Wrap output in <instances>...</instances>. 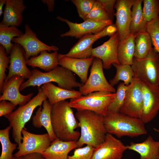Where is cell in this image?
Returning <instances> with one entry per match:
<instances>
[{"label": "cell", "instance_id": "cell-1", "mask_svg": "<svg viewBox=\"0 0 159 159\" xmlns=\"http://www.w3.org/2000/svg\"><path fill=\"white\" fill-rule=\"evenodd\" d=\"M75 115L81 130L77 148L84 144L96 148L104 141L107 133L102 116L89 110L77 111Z\"/></svg>", "mask_w": 159, "mask_h": 159}, {"label": "cell", "instance_id": "cell-2", "mask_svg": "<svg viewBox=\"0 0 159 159\" xmlns=\"http://www.w3.org/2000/svg\"><path fill=\"white\" fill-rule=\"evenodd\" d=\"M69 102L64 100L52 105V127L56 138L64 141H77L80 135L75 130L79 127L78 122Z\"/></svg>", "mask_w": 159, "mask_h": 159}, {"label": "cell", "instance_id": "cell-3", "mask_svg": "<svg viewBox=\"0 0 159 159\" xmlns=\"http://www.w3.org/2000/svg\"><path fill=\"white\" fill-rule=\"evenodd\" d=\"M103 121L107 133L118 138L134 137L147 133L145 124L140 118L120 112L108 111L103 116Z\"/></svg>", "mask_w": 159, "mask_h": 159}, {"label": "cell", "instance_id": "cell-4", "mask_svg": "<svg viewBox=\"0 0 159 159\" xmlns=\"http://www.w3.org/2000/svg\"><path fill=\"white\" fill-rule=\"evenodd\" d=\"M31 71V77L22 83L20 87V91L31 86L39 87L44 84L52 82L57 83L61 88L69 90L80 88L83 85L77 81L73 72L62 66L46 72H41L36 69Z\"/></svg>", "mask_w": 159, "mask_h": 159}, {"label": "cell", "instance_id": "cell-5", "mask_svg": "<svg viewBox=\"0 0 159 159\" xmlns=\"http://www.w3.org/2000/svg\"><path fill=\"white\" fill-rule=\"evenodd\" d=\"M47 97L42 88L38 87L37 94L24 105L19 106L9 115L5 116L12 128V138L18 145L22 139L21 131L25 124L30 120L35 109L41 106Z\"/></svg>", "mask_w": 159, "mask_h": 159}, {"label": "cell", "instance_id": "cell-6", "mask_svg": "<svg viewBox=\"0 0 159 159\" xmlns=\"http://www.w3.org/2000/svg\"><path fill=\"white\" fill-rule=\"evenodd\" d=\"M116 95V93L107 91L94 92L71 99L69 105L77 111L89 110L104 116L107 114L108 107Z\"/></svg>", "mask_w": 159, "mask_h": 159}, {"label": "cell", "instance_id": "cell-7", "mask_svg": "<svg viewBox=\"0 0 159 159\" xmlns=\"http://www.w3.org/2000/svg\"><path fill=\"white\" fill-rule=\"evenodd\" d=\"M131 67L135 78L150 85H159V54L153 48L144 58H134Z\"/></svg>", "mask_w": 159, "mask_h": 159}, {"label": "cell", "instance_id": "cell-8", "mask_svg": "<svg viewBox=\"0 0 159 159\" xmlns=\"http://www.w3.org/2000/svg\"><path fill=\"white\" fill-rule=\"evenodd\" d=\"M115 24H112L105 28L98 33L85 35L80 38L69 51L62 56L78 58L85 59L91 57L93 43L98 39L106 36L111 37L117 32Z\"/></svg>", "mask_w": 159, "mask_h": 159}, {"label": "cell", "instance_id": "cell-9", "mask_svg": "<svg viewBox=\"0 0 159 159\" xmlns=\"http://www.w3.org/2000/svg\"><path fill=\"white\" fill-rule=\"evenodd\" d=\"M103 68L102 61L99 58H94L88 78L85 83L79 88V91L82 95L99 91L116 92L115 89L107 80Z\"/></svg>", "mask_w": 159, "mask_h": 159}, {"label": "cell", "instance_id": "cell-10", "mask_svg": "<svg viewBox=\"0 0 159 159\" xmlns=\"http://www.w3.org/2000/svg\"><path fill=\"white\" fill-rule=\"evenodd\" d=\"M25 33L19 37L13 39L12 42L19 44L24 50L26 60L31 57L38 56L42 52L47 50L57 51L59 48L56 46H49L44 43L37 37L36 34L30 28L28 24L24 26Z\"/></svg>", "mask_w": 159, "mask_h": 159}, {"label": "cell", "instance_id": "cell-11", "mask_svg": "<svg viewBox=\"0 0 159 159\" xmlns=\"http://www.w3.org/2000/svg\"><path fill=\"white\" fill-rule=\"evenodd\" d=\"M143 100L142 82L134 78L128 85L125 97L119 112L132 117L139 118Z\"/></svg>", "mask_w": 159, "mask_h": 159}, {"label": "cell", "instance_id": "cell-12", "mask_svg": "<svg viewBox=\"0 0 159 159\" xmlns=\"http://www.w3.org/2000/svg\"><path fill=\"white\" fill-rule=\"evenodd\" d=\"M22 142L18 145V150L13 156H19L34 153H42L50 145L51 141L47 133L37 134L27 131L25 128L22 130Z\"/></svg>", "mask_w": 159, "mask_h": 159}, {"label": "cell", "instance_id": "cell-13", "mask_svg": "<svg viewBox=\"0 0 159 159\" xmlns=\"http://www.w3.org/2000/svg\"><path fill=\"white\" fill-rule=\"evenodd\" d=\"M142 83L143 100L139 118L145 124L153 119L159 111V90L158 86Z\"/></svg>", "mask_w": 159, "mask_h": 159}, {"label": "cell", "instance_id": "cell-14", "mask_svg": "<svg viewBox=\"0 0 159 159\" xmlns=\"http://www.w3.org/2000/svg\"><path fill=\"white\" fill-rule=\"evenodd\" d=\"M56 18L59 21L66 22L69 28L68 31L60 34L62 37H69L80 38L86 34H96L113 22V20H109L97 21H84L82 23H77L60 16H57Z\"/></svg>", "mask_w": 159, "mask_h": 159}, {"label": "cell", "instance_id": "cell-15", "mask_svg": "<svg viewBox=\"0 0 159 159\" xmlns=\"http://www.w3.org/2000/svg\"><path fill=\"white\" fill-rule=\"evenodd\" d=\"M127 149L120 140L107 133L104 141L94 148L92 159H121Z\"/></svg>", "mask_w": 159, "mask_h": 159}, {"label": "cell", "instance_id": "cell-16", "mask_svg": "<svg viewBox=\"0 0 159 159\" xmlns=\"http://www.w3.org/2000/svg\"><path fill=\"white\" fill-rule=\"evenodd\" d=\"M119 40L116 33L102 44L93 48L91 57L100 59L102 61L104 69H110L114 63L120 64L117 57V48Z\"/></svg>", "mask_w": 159, "mask_h": 159}, {"label": "cell", "instance_id": "cell-17", "mask_svg": "<svg viewBox=\"0 0 159 159\" xmlns=\"http://www.w3.org/2000/svg\"><path fill=\"white\" fill-rule=\"evenodd\" d=\"M134 1V0H117L115 2V24L120 40L125 39L130 33L131 9Z\"/></svg>", "mask_w": 159, "mask_h": 159}, {"label": "cell", "instance_id": "cell-18", "mask_svg": "<svg viewBox=\"0 0 159 159\" xmlns=\"http://www.w3.org/2000/svg\"><path fill=\"white\" fill-rule=\"evenodd\" d=\"M24 79L22 77L15 75L6 82H4L3 87L2 94L0 96V101L8 100L16 106L23 105L31 99L33 93L24 95L21 94L19 88Z\"/></svg>", "mask_w": 159, "mask_h": 159}, {"label": "cell", "instance_id": "cell-19", "mask_svg": "<svg viewBox=\"0 0 159 159\" xmlns=\"http://www.w3.org/2000/svg\"><path fill=\"white\" fill-rule=\"evenodd\" d=\"M24 53V50L21 46L17 43L14 44L10 54L9 72L4 82L15 75L27 79L31 77L32 71L26 66Z\"/></svg>", "mask_w": 159, "mask_h": 159}, {"label": "cell", "instance_id": "cell-20", "mask_svg": "<svg viewBox=\"0 0 159 159\" xmlns=\"http://www.w3.org/2000/svg\"><path fill=\"white\" fill-rule=\"evenodd\" d=\"M59 64L76 74L84 84L87 81L89 68L92 64L93 57L85 59L73 58L59 54Z\"/></svg>", "mask_w": 159, "mask_h": 159}, {"label": "cell", "instance_id": "cell-21", "mask_svg": "<svg viewBox=\"0 0 159 159\" xmlns=\"http://www.w3.org/2000/svg\"><path fill=\"white\" fill-rule=\"evenodd\" d=\"M26 8L23 0H6L3 18L0 23L8 26H20L23 21V13Z\"/></svg>", "mask_w": 159, "mask_h": 159}, {"label": "cell", "instance_id": "cell-22", "mask_svg": "<svg viewBox=\"0 0 159 159\" xmlns=\"http://www.w3.org/2000/svg\"><path fill=\"white\" fill-rule=\"evenodd\" d=\"M42 108L39 106L32 117V124L37 128L42 126L46 130L52 142L56 137L54 132L52 123L51 113L52 105L47 100L43 103Z\"/></svg>", "mask_w": 159, "mask_h": 159}, {"label": "cell", "instance_id": "cell-23", "mask_svg": "<svg viewBox=\"0 0 159 159\" xmlns=\"http://www.w3.org/2000/svg\"><path fill=\"white\" fill-rule=\"evenodd\" d=\"M41 88L52 105L67 99L77 98L82 95L79 91L65 89L57 86L51 82L44 84Z\"/></svg>", "mask_w": 159, "mask_h": 159}, {"label": "cell", "instance_id": "cell-24", "mask_svg": "<svg viewBox=\"0 0 159 159\" xmlns=\"http://www.w3.org/2000/svg\"><path fill=\"white\" fill-rule=\"evenodd\" d=\"M76 148L77 141H64L56 138L41 154L45 159H68L69 152Z\"/></svg>", "mask_w": 159, "mask_h": 159}, {"label": "cell", "instance_id": "cell-25", "mask_svg": "<svg viewBox=\"0 0 159 159\" xmlns=\"http://www.w3.org/2000/svg\"><path fill=\"white\" fill-rule=\"evenodd\" d=\"M127 147V149L138 153L140 159H157L159 155V141L155 140L151 135L143 142H131Z\"/></svg>", "mask_w": 159, "mask_h": 159}, {"label": "cell", "instance_id": "cell-26", "mask_svg": "<svg viewBox=\"0 0 159 159\" xmlns=\"http://www.w3.org/2000/svg\"><path fill=\"white\" fill-rule=\"evenodd\" d=\"M58 55L57 51L49 53L47 51L44 50L41 52L39 55L26 60V63L33 68L38 67L49 72L58 67Z\"/></svg>", "mask_w": 159, "mask_h": 159}, {"label": "cell", "instance_id": "cell-27", "mask_svg": "<svg viewBox=\"0 0 159 159\" xmlns=\"http://www.w3.org/2000/svg\"><path fill=\"white\" fill-rule=\"evenodd\" d=\"M135 36L131 33L124 39L119 40L117 57L120 64L131 65L135 50Z\"/></svg>", "mask_w": 159, "mask_h": 159}, {"label": "cell", "instance_id": "cell-28", "mask_svg": "<svg viewBox=\"0 0 159 159\" xmlns=\"http://www.w3.org/2000/svg\"><path fill=\"white\" fill-rule=\"evenodd\" d=\"M143 0H134L132 7L130 33L134 36L138 33L146 31L148 23L144 19L142 11Z\"/></svg>", "mask_w": 159, "mask_h": 159}, {"label": "cell", "instance_id": "cell-29", "mask_svg": "<svg viewBox=\"0 0 159 159\" xmlns=\"http://www.w3.org/2000/svg\"><path fill=\"white\" fill-rule=\"evenodd\" d=\"M135 36L134 57L139 59H143L153 48L150 36L146 31L140 32Z\"/></svg>", "mask_w": 159, "mask_h": 159}, {"label": "cell", "instance_id": "cell-30", "mask_svg": "<svg viewBox=\"0 0 159 159\" xmlns=\"http://www.w3.org/2000/svg\"><path fill=\"white\" fill-rule=\"evenodd\" d=\"M24 33L16 26H8L0 23V44L5 49L7 55L10 54L14 46L13 39Z\"/></svg>", "mask_w": 159, "mask_h": 159}, {"label": "cell", "instance_id": "cell-31", "mask_svg": "<svg viewBox=\"0 0 159 159\" xmlns=\"http://www.w3.org/2000/svg\"><path fill=\"white\" fill-rule=\"evenodd\" d=\"M116 69V73L114 77L110 80L109 83L113 87L120 81H122L127 85H129L135 77L134 72L131 65L128 64H112Z\"/></svg>", "mask_w": 159, "mask_h": 159}, {"label": "cell", "instance_id": "cell-32", "mask_svg": "<svg viewBox=\"0 0 159 159\" xmlns=\"http://www.w3.org/2000/svg\"><path fill=\"white\" fill-rule=\"evenodd\" d=\"M11 127L9 125L0 130V141L2 147L0 159H12L14 151L18 144L12 143L9 139V131Z\"/></svg>", "mask_w": 159, "mask_h": 159}, {"label": "cell", "instance_id": "cell-33", "mask_svg": "<svg viewBox=\"0 0 159 159\" xmlns=\"http://www.w3.org/2000/svg\"><path fill=\"white\" fill-rule=\"evenodd\" d=\"M84 20L97 21L112 20L99 0H97L95 1L91 10Z\"/></svg>", "mask_w": 159, "mask_h": 159}, {"label": "cell", "instance_id": "cell-34", "mask_svg": "<svg viewBox=\"0 0 159 159\" xmlns=\"http://www.w3.org/2000/svg\"><path fill=\"white\" fill-rule=\"evenodd\" d=\"M143 14L147 23L159 16V2L158 0H143Z\"/></svg>", "mask_w": 159, "mask_h": 159}, {"label": "cell", "instance_id": "cell-35", "mask_svg": "<svg viewBox=\"0 0 159 159\" xmlns=\"http://www.w3.org/2000/svg\"><path fill=\"white\" fill-rule=\"evenodd\" d=\"M128 85L121 82L118 85L115 96L108 107V111L119 112L120 109L123 104Z\"/></svg>", "mask_w": 159, "mask_h": 159}, {"label": "cell", "instance_id": "cell-36", "mask_svg": "<svg viewBox=\"0 0 159 159\" xmlns=\"http://www.w3.org/2000/svg\"><path fill=\"white\" fill-rule=\"evenodd\" d=\"M146 31L150 36L154 49L159 54V16L148 23Z\"/></svg>", "mask_w": 159, "mask_h": 159}, {"label": "cell", "instance_id": "cell-37", "mask_svg": "<svg viewBox=\"0 0 159 159\" xmlns=\"http://www.w3.org/2000/svg\"><path fill=\"white\" fill-rule=\"evenodd\" d=\"M10 57L7 56L4 48L0 45V91L2 92L4 82L7 76L5 73L6 69H8L10 63Z\"/></svg>", "mask_w": 159, "mask_h": 159}, {"label": "cell", "instance_id": "cell-38", "mask_svg": "<svg viewBox=\"0 0 159 159\" xmlns=\"http://www.w3.org/2000/svg\"><path fill=\"white\" fill-rule=\"evenodd\" d=\"M95 0H72L75 6L79 16L83 20L91 10Z\"/></svg>", "mask_w": 159, "mask_h": 159}, {"label": "cell", "instance_id": "cell-39", "mask_svg": "<svg viewBox=\"0 0 159 159\" xmlns=\"http://www.w3.org/2000/svg\"><path fill=\"white\" fill-rule=\"evenodd\" d=\"M94 148L88 145L74 149L73 154L68 159H92Z\"/></svg>", "mask_w": 159, "mask_h": 159}, {"label": "cell", "instance_id": "cell-40", "mask_svg": "<svg viewBox=\"0 0 159 159\" xmlns=\"http://www.w3.org/2000/svg\"><path fill=\"white\" fill-rule=\"evenodd\" d=\"M16 106L12 102L3 100L0 102V117L5 116L13 112Z\"/></svg>", "mask_w": 159, "mask_h": 159}, {"label": "cell", "instance_id": "cell-41", "mask_svg": "<svg viewBox=\"0 0 159 159\" xmlns=\"http://www.w3.org/2000/svg\"><path fill=\"white\" fill-rule=\"evenodd\" d=\"M105 10L113 20L115 16L114 6L116 2V0H99Z\"/></svg>", "mask_w": 159, "mask_h": 159}, {"label": "cell", "instance_id": "cell-42", "mask_svg": "<svg viewBox=\"0 0 159 159\" xmlns=\"http://www.w3.org/2000/svg\"><path fill=\"white\" fill-rule=\"evenodd\" d=\"M12 159H45L41 153H34L23 155L19 156H13Z\"/></svg>", "mask_w": 159, "mask_h": 159}, {"label": "cell", "instance_id": "cell-43", "mask_svg": "<svg viewBox=\"0 0 159 159\" xmlns=\"http://www.w3.org/2000/svg\"><path fill=\"white\" fill-rule=\"evenodd\" d=\"M41 1L44 4L47 5L48 11L49 12H52L54 10L55 1L54 0H42Z\"/></svg>", "mask_w": 159, "mask_h": 159}, {"label": "cell", "instance_id": "cell-44", "mask_svg": "<svg viewBox=\"0 0 159 159\" xmlns=\"http://www.w3.org/2000/svg\"><path fill=\"white\" fill-rule=\"evenodd\" d=\"M6 0H0V16L2 15L3 13V7L4 5L6 4Z\"/></svg>", "mask_w": 159, "mask_h": 159}, {"label": "cell", "instance_id": "cell-45", "mask_svg": "<svg viewBox=\"0 0 159 159\" xmlns=\"http://www.w3.org/2000/svg\"><path fill=\"white\" fill-rule=\"evenodd\" d=\"M153 130L159 133V129L154 127L153 128Z\"/></svg>", "mask_w": 159, "mask_h": 159}, {"label": "cell", "instance_id": "cell-46", "mask_svg": "<svg viewBox=\"0 0 159 159\" xmlns=\"http://www.w3.org/2000/svg\"><path fill=\"white\" fill-rule=\"evenodd\" d=\"M157 159H159V155Z\"/></svg>", "mask_w": 159, "mask_h": 159}, {"label": "cell", "instance_id": "cell-47", "mask_svg": "<svg viewBox=\"0 0 159 159\" xmlns=\"http://www.w3.org/2000/svg\"><path fill=\"white\" fill-rule=\"evenodd\" d=\"M158 88H159V85H158Z\"/></svg>", "mask_w": 159, "mask_h": 159}, {"label": "cell", "instance_id": "cell-48", "mask_svg": "<svg viewBox=\"0 0 159 159\" xmlns=\"http://www.w3.org/2000/svg\"><path fill=\"white\" fill-rule=\"evenodd\" d=\"M158 1H159V0Z\"/></svg>", "mask_w": 159, "mask_h": 159}]
</instances>
